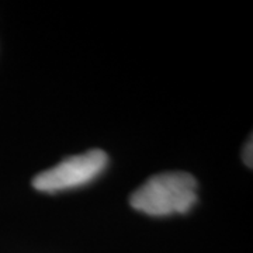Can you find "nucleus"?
<instances>
[{
    "instance_id": "obj_1",
    "label": "nucleus",
    "mask_w": 253,
    "mask_h": 253,
    "mask_svg": "<svg viewBox=\"0 0 253 253\" xmlns=\"http://www.w3.org/2000/svg\"><path fill=\"white\" fill-rule=\"evenodd\" d=\"M197 189L199 183L190 173H159L131 194L129 204L149 217L187 214L197 203Z\"/></svg>"
},
{
    "instance_id": "obj_2",
    "label": "nucleus",
    "mask_w": 253,
    "mask_h": 253,
    "mask_svg": "<svg viewBox=\"0 0 253 253\" xmlns=\"http://www.w3.org/2000/svg\"><path fill=\"white\" fill-rule=\"evenodd\" d=\"M109 165V156L101 149H90L81 155L69 156L54 168L38 173L33 187L41 193H61L78 189L97 179Z\"/></svg>"
},
{
    "instance_id": "obj_3",
    "label": "nucleus",
    "mask_w": 253,
    "mask_h": 253,
    "mask_svg": "<svg viewBox=\"0 0 253 253\" xmlns=\"http://www.w3.org/2000/svg\"><path fill=\"white\" fill-rule=\"evenodd\" d=\"M253 142H252V136L249 138V141L245 144L244 146V152H242V158H244V162L246 166L252 168L253 162Z\"/></svg>"
}]
</instances>
